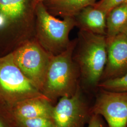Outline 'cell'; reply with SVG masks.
<instances>
[{
  "instance_id": "1",
  "label": "cell",
  "mask_w": 127,
  "mask_h": 127,
  "mask_svg": "<svg viewBox=\"0 0 127 127\" xmlns=\"http://www.w3.org/2000/svg\"><path fill=\"white\" fill-rule=\"evenodd\" d=\"M76 45V41H71L66 50L51 57L41 93L52 103L61 97L73 95L79 86L73 59Z\"/></svg>"
},
{
  "instance_id": "2",
  "label": "cell",
  "mask_w": 127,
  "mask_h": 127,
  "mask_svg": "<svg viewBox=\"0 0 127 127\" xmlns=\"http://www.w3.org/2000/svg\"><path fill=\"white\" fill-rule=\"evenodd\" d=\"M36 39L47 52L57 55L66 50L71 43L69 34L77 25L74 17L59 19L50 13L42 2H38L35 10Z\"/></svg>"
},
{
  "instance_id": "3",
  "label": "cell",
  "mask_w": 127,
  "mask_h": 127,
  "mask_svg": "<svg viewBox=\"0 0 127 127\" xmlns=\"http://www.w3.org/2000/svg\"><path fill=\"white\" fill-rule=\"evenodd\" d=\"M36 97L47 98L18 68L12 52L0 57V103L11 108L23 100Z\"/></svg>"
},
{
  "instance_id": "4",
  "label": "cell",
  "mask_w": 127,
  "mask_h": 127,
  "mask_svg": "<svg viewBox=\"0 0 127 127\" xmlns=\"http://www.w3.org/2000/svg\"><path fill=\"white\" fill-rule=\"evenodd\" d=\"M79 36L80 44L76 61L82 77L88 85H98L107 61L106 36L83 29Z\"/></svg>"
},
{
  "instance_id": "5",
  "label": "cell",
  "mask_w": 127,
  "mask_h": 127,
  "mask_svg": "<svg viewBox=\"0 0 127 127\" xmlns=\"http://www.w3.org/2000/svg\"><path fill=\"white\" fill-rule=\"evenodd\" d=\"M12 53L18 68L41 92L52 55L47 52L36 39L24 41Z\"/></svg>"
},
{
  "instance_id": "6",
  "label": "cell",
  "mask_w": 127,
  "mask_h": 127,
  "mask_svg": "<svg viewBox=\"0 0 127 127\" xmlns=\"http://www.w3.org/2000/svg\"><path fill=\"white\" fill-rule=\"evenodd\" d=\"M37 0H0V31L28 33L35 20Z\"/></svg>"
},
{
  "instance_id": "7",
  "label": "cell",
  "mask_w": 127,
  "mask_h": 127,
  "mask_svg": "<svg viewBox=\"0 0 127 127\" xmlns=\"http://www.w3.org/2000/svg\"><path fill=\"white\" fill-rule=\"evenodd\" d=\"M102 90L92 114L103 116L108 127H127V92Z\"/></svg>"
},
{
  "instance_id": "8",
  "label": "cell",
  "mask_w": 127,
  "mask_h": 127,
  "mask_svg": "<svg viewBox=\"0 0 127 127\" xmlns=\"http://www.w3.org/2000/svg\"><path fill=\"white\" fill-rule=\"evenodd\" d=\"M88 116L79 86L71 96L60 98L54 105L52 119L57 127H82Z\"/></svg>"
},
{
  "instance_id": "9",
  "label": "cell",
  "mask_w": 127,
  "mask_h": 127,
  "mask_svg": "<svg viewBox=\"0 0 127 127\" xmlns=\"http://www.w3.org/2000/svg\"><path fill=\"white\" fill-rule=\"evenodd\" d=\"M107 61L101 79L121 76L127 73V37L122 33L106 37Z\"/></svg>"
},
{
  "instance_id": "10",
  "label": "cell",
  "mask_w": 127,
  "mask_h": 127,
  "mask_svg": "<svg viewBox=\"0 0 127 127\" xmlns=\"http://www.w3.org/2000/svg\"><path fill=\"white\" fill-rule=\"evenodd\" d=\"M54 105L47 98L36 97L23 100L11 109L17 119L52 118Z\"/></svg>"
},
{
  "instance_id": "11",
  "label": "cell",
  "mask_w": 127,
  "mask_h": 127,
  "mask_svg": "<svg viewBox=\"0 0 127 127\" xmlns=\"http://www.w3.org/2000/svg\"><path fill=\"white\" fill-rule=\"evenodd\" d=\"M106 16L104 11L92 5L82 9L74 18L81 29L106 36Z\"/></svg>"
},
{
  "instance_id": "12",
  "label": "cell",
  "mask_w": 127,
  "mask_h": 127,
  "mask_svg": "<svg viewBox=\"0 0 127 127\" xmlns=\"http://www.w3.org/2000/svg\"><path fill=\"white\" fill-rule=\"evenodd\" d=\"M97 0H48L44 2L46 8L54 16L75 17L82 9L95 4Z\"/></svg>"
},
{
  "instance_id": "13",
  "label": "cell",
  "mask_w": 127,
  "mask_h": 127,
  "mask_svg": "<svg viewBox=\"0 0 127 127\" xmlns=\"http://www.w3.org/2000/svg\"><path fill=\"white\" fill-rule=\"evenodd\" d=\"M127 20V3L111 9L106 16V37H112L120 33Z\"/></svg>"
},
{
  "instance_id": "14",
  "label": "cell",
  "mask_w": 127,
  "mask_h": 127,
  "mask_svg": "<svg viewBox=\"0 0 127 127\" xmlns=\"http://www.w3.org/2000/svg\"><path fill=\"white\" fill-rule=\"evenodd\" d=\"M98 86L104 90L127 92V73L120 77L104 80Z\"/></svg>"
},
{
  "instance_id": "15",
  "label": "cell",
  "mask_w": 127,
  "mask_h": 127,
  "mask_svg": "<svg viewBox=\"0 0 127 127\" xmlns=\"http://www.w3.org/2000/svg\"><path fill=\"white\" fill-rule=\"evenodd\" d=\"M16 120L18 127H57L52 118L40 117L28 119H16Z\"/></svg>"
},
{
  "instance_id": "16",
  "label": "cell",
  "mask_w": 127,
  "mask_h": 127,
  "mask_svg": "<svg viewBox=\"0 0 127 127\" xmlns=\"http://www.w3.org/2000/svg\"><path fill=\"white\" fill-rule=\"evenodd\" d=\"M0 127H18L12 110L0 103Z\"/></svg>"
},
{
  "instance_id": "17",
  "label": "cell",
  "mask_w": 127,
  "mask_h": 127,
  "mask_svg": "<svg viewBox=\"0 0 127 127\" xmlns=\"http://www.w3.org/2000/svg\"><path fill=\"white\" fill-rule=\"evenodd\" d=\"M124 3H127V0H100L94 5L107 14L111 9Z\"/></svg>"
},
{
  "instance_id": "18",
  "label": "cell",
  "mask_w": 127,
  "mask_h": 127,
  "mask_svg": "<svg viewBox=\"0 0 127 127\" xmlns=\"http://www.w3.org/2000/svg\"><path fill=\"white\" fill-rule=\"evenodd\" d=\"M88 127H104L100 116L93 114L90 118Z\"/></svg>"
},
{
  "instance_id": "19",
  "label": "cell",
  "mask_w": 127,
  "mask_h": 127,
  "mask_svg": "<svg viewBox=\"0 0 127 127\" xmlns=\"http://www.w3.org/2000/svg\"><path fill=\"white\" fill-rule=\"evenodd\" d=\"M120 33H123L127 37V20L122 27Z\"/></svg>"
},
{
  "instance_id": "20",
  "label": "cell",
  "mask_w": 127,
  "mask_h": 127,
  "mask_svg": "<svg viewBox=\"0 0 127 127\" xmlns=\"http://www.w3.org/2000/svg\"><path fill=\"white\" fill-rule=\"evenodd\" d=\"M48 0H37V1L38 2H45L46 1H47Z\"/></svg>"
}]
</instances>
